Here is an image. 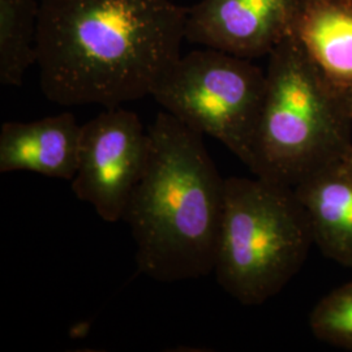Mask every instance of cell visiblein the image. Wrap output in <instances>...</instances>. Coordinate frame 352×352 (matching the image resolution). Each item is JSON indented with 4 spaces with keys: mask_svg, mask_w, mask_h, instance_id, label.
<instances>
[{
    "mask_svg": "<svg viewBox=\"0 0 352 352\" xmlns=\"http://www.w3.org/2000/svg\"><path fill=\"white\" fill-rule=\"evenodd\" d=\"M187 12L173 0H39L45 97L109 109L151 96L182 55Z\"/></svg>",
    "mask_w": 352,
    "mask_h": 352,
    "instance_id": "obj_1",
    "label": "cell"
},
{
    "mask_svg": "<svg viewBox=\"0 0 352 352\" xmlns=\"http://www.w3.org/2000/svg\"><path fill=\"white\" fill-rule=\"evenodd\" d=\"M148 133V164L123 215L139 272L164 283L206 277L214 272L226 179L204 135L171 113H158Z\"/></svg>",
    "mask_w": 352,
    "mask_h": 352,
    "instance_id": "obj_2",
    "label": "cell"
},
{
    "mask_svg": "<svg viewBox=\"0 0 352 352\" xmlns=\"http://www.w3.org/2000/svg\"><path fill=\"white\" fill-rule=\"evenodd\" d=\"M267 56L264 104L248 168L254 176L295 187L343 160L351 148L347 91L324 75L294 36Z\"/></svg>",
    "mask_w": 352,
    "mask_h": 352,
    "instance_id": "obj_3",
    "label": "cell"
},
{
    "mask_svg": "<svg viewBox=\"0 0 352 352\" xmlns=\"http://www.w3.org/2000/svg\"><path fill=\"white\" fill-rule=\"evenodd\" d=\"M314 236L295 190L254 176L227 177L214 273L243 305H261L300 270Z\"/></svg>",
    "mask_w": 352,
    "mask_h": 352,
    "instance_id": "obj_4",
    "label": "cell"
},
{
    "mask_svg": "<svg viewBox=\"0 0 352 352\" xmlns=\"http://www.w3.org/2000/svg\"><path fill=\"white\" fill-rule=\"evenodd\" d=\"M266 72L225 51L180 55L151 97L190 129L218 140L245 166L264 104Z\"/></svg>",
    "mask_w": 352,
    "mask_h": 352,
    "instance_id": "obj_5",
    "label": "cell"
},
{
    "mask_svg": "<svg viewBox=\"0 0 352 352\" xmlns=\"http://www.w3.org/2000/svg\"><path fill=\"white\" fill-rule=\"evenodd\" d=\"M149 133L139 115L120 106L104 109L81 126L80 154L71 187L104 222L123 221L149 157Z\"/></svg>",
    "mask_w": 352,
    "mask_h": 352,
    "instance_id": "obj_6",
    "label": "cell"
},
{
    "mask_svg": "<svg viewBox=\"0 0 352 352\" xmlns=\"http://www.w3.org/2000/svg\"><path fill=\"white\" fill-rule=\"evenodd\" d=\"M302 0H201L187 12L186 41L245 59L292 36Z\"/></svg>",
    "mask_w": 352,
    "mask_h": 352,
    "instance_id": "obj_7",
    "label": "cell"
},
{
    "mask_svg": "<svg viewBox=\"0 0 352 352\" xmlns=\"http://www.w3.org/2000/svg\"><path fill=\"white\" fill-rule=\"evenodd\" d=\"M81 126L62 113L33 122H6L0 129V173L29 171L71 182L76 175Z\"/></svg>",
    "mask_w": 352,
    "mask_h": 352,
    "instance_id": "obj_8",
    "label": "cell"
},
{
    "mask_svg": "<svg viewBox=\"0 0 352 352\" xmlns=\"http://www.w3.org/2000/svg\"><path fill=\"white\" fill-rule=\"evenodd\" d=\"M314 243L343 266H352V170L343 160L317 170L295 187Z\"/></svg>",
    "mask_w": 352,
    "mask_h": 352,
    "instance_id": "obj_9",
    "label": "cell"
},
{
    "mask_svg": "<svg viewBox=\"0 0 352 352\" xmlns=\"http://www.w3.org/2000/svg\"><path fill=\"white\" fill-rule=\"evenodd\" d=\"M292 36L336 87L351 90L352 1L302 0Z\"/></svg>",
    "mask_w": 352,
    "mask_h": 352,
    "instance_id": "obj_10",
    "label": "cell"
},
{
    "mask_svg": "<svg viewBox=\"0 0 352 352\" xmlns=\"http://www.w3.org/2000/svg\"><path fill=\"white\" fill-rule=\"evenodd\" d=\"M39 0H0V82L21 87L37 64Z\"/></svg>",
    "mask_w": 352,
    "mask_h": 352,
    "instance_id": "obj_11",
    "label": "cell"
},
{
    "mask_svg": "<svg viewBox=\"0 0 352 352\" xmlns=\"http://www.w3.org/2000/svg\"><path fill=\"white\" fill-rule=\"evenodd\" d=\"M317 340L352 351V282L327 294L309 316Z\"/></svg>",
    "mask_w": 352,
    "mask_h": 352,
    "instance_id": "obj_12",
    "label": "cell"
},
{
    "mask_svg": "<svg viewBox=\"0 0 352 352\" xmlns=\"http://www.w3.org/2000/svg\"><path fill=\"white\" fill-rule=\"evenodd\" d=\"M343 162L346 164V166H347L349 168H351L352 170V145L351 148H350L349 151H347V154L344 155V158H343Z\"/></svg>",
    "mask_w": 352,
    "mask_h": 352,
    "instance_id": "obj_13",
    "label": "cell"
},
{
    "mask_svg": "<svg viewBox=\"0 0 352 352\" xmlns=\"http://www.w3.org/2000/svg\"><path fill=\"white\" fill-rule=\"evenodd\" d=\"M347 98H349V110H350V116L352 120V89L347 91Z\"/></svg>",
    "mask_w": 352,
    "mask_h": 352,
    "instance_id": "obj_14",
    "label": "cell"
},
{
    "mask_svg": "<svg viewBox=\"0 0 352 352\" xmlns=\"http://www.w3.org/2000/svg\"><path fill=\"white\" fill-rule=\"evenodd\" d=\"M350 1H352V0H350Z\"/></svg>",
    "mask_w": 352,
    "mask_h": 352,
    "instance_id": "obj_15",
    "label": "cell"
}]
</instances>
